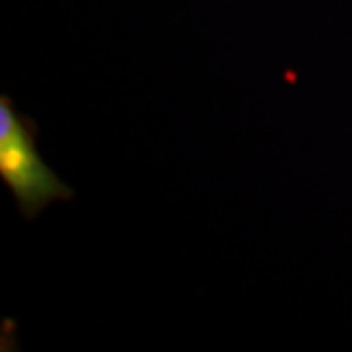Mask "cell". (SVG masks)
<instances>
[{
    "label": "cell",
    "instance_id": "1",
    "mask_svg": "<svg viewBox=\"0 0 352 352\" xmlns=\"http://www.w3.org/2000/svg\"><path fill=\"white\" fill-rule=\"evenodd\" d=\"M0 178L25 219L38 217L55 201L73 198L71 186L39 155L34 124L16 112L6 94L0 98Z\"/></svg>",
    "mask_w": 352,
    "mask_h": 352
}]
</instances>
